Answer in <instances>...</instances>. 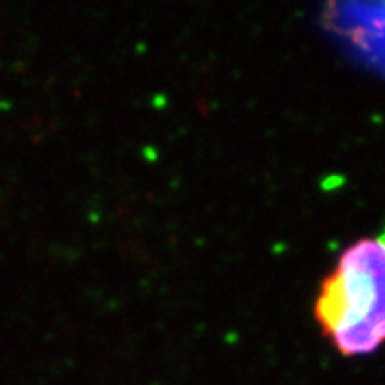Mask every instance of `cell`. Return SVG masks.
Segmentation results:
<instances>
[{
    "instance_id": "cell-1",
    "label": "cell",
    "mask_w": 385,
    "mask_h": 385,
    "mask_svg": "<svg viewBox=\"0 0 385 385\" xmlns=\"http://www.w3.org/2000/svg\"><path fill=\"white\" fill-rule=\"evenodd\" d=\"M314 317L343 357L371 355L385 343V236L341 253L321 282Z\"/></svg>"
}]
</instances>
